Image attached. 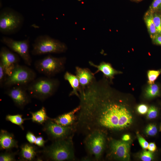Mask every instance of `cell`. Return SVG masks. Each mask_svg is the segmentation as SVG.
I'll use <instances>...</instances> for the list:
<instances>
[{
    "instance_id": "603a6c76",
    "label": "cell",
    "mask_w": 161,
    "mask_h": 161,
    "mask_svg": "<svg viewBox=\"0 0 161 161\" xmlns=\"http://www.w3.org/2000/svg\"><path fill=\"white\" fill-rule=\"evenodd\" d=\"M161 74V69L150 70L147 72L148 82L149 84L154 83L159 75Z\"/></svg>"
},
{
    "instance_id": "7a4b0ae2",
    "label": "cell",
    "mask_w": 161,
    "mask_h": 161,
    "mask_svg": "<svg viewBox=\"0 0 161 161\" xmlns=\"http://www.w3.org/2000/svg\"><path fill=\"white\" fill-rule=\"evenodd\" d=\"M60 81L57 78L46 76L35 78L27 86L31 98L43 101L53 95L58 90Z\"/></svg>"
},
{
    "instance_id": "2e32d148",
    "label": "cell",
    "mask_w": 161,
    "mask_h": 161,
    "mask_svg": "<svg viewBox=\"0 0 161 161\" xmlns=\"http://www.w3.org/2000/svg\"><path fill=\"white\" fill-rule=\"evenodd\" d=\"M80 109L79 105L72 111L61 115L54 118L51 119L55 123L64 126H69L74 125L76 122L77 117L75 114Z\"/></svg>"
},
{
    "instance_id": "7c38bea8",
    "label": "cell",
    "mask_w": 161,
    "mask_h": 161,
    "mask_svg": "<svg viewBox=\"0 0 161 161\" xmlns=\"http://www.w3.org/2000/svg\"><path fill=\"white\" fill-rule=\"evenodd\" d=\"M111 152L116 158L128 160L130 158L129 143L126 141L113 140L110 144Z\"/></svg>"
},
{
    "instance_id": "ba28073f",
    "label": "cell",
    "mask_w": 161,
    "mask_h": 161,
    "mask_svg": "<svg viewBox=\"0 0 161 161\" xmlns=\"http://www.w3.org/2000/svg\"><path fill=\"white\" fill-rule=\"evenodd\" d=\"M105 135L103 131L95 130L87 135L85 144L88 151L94 155L96 160H99L104 150Z\"/></svg>"
},
{
    "instance_id": "8992f818",
    "label": "cell",
    "mask_w": 161,
    "mask_h": 161,
    "mask_svg": "<svg viewBox=\"0 0 161 161\" xmlns=\"http://www.w3.org/2000/svg\"><path fill=\"white\" fill-rule=\"evenodd\" d=\"M36 77V73L33 69L19 64L7 76L3 87L6 89L15 86H27Z\"/></svg>"
},
{
    "instance_id": "ffe728a7",
    "label": "cell",
    "mask_w": 161,
    "mask_h": 161,
    "mask_svg": "<svg viewBox=\"0 0 161 161\" xmlns=\"http://www.w3.org/2000/svg\"><path fill=\"white\" fill-rule=\"evenodd\" d=\"M153 12L148 10L145 13L144 19L151 38L152 39L158 34L153 19Z\"/></svg>"
},
{
    "instance_id": "d6986e66",
    "label": "cell",
    "mask_w": 161,
    "mask_h": 161,
    "mask_svg": "<svg viewBox=\"0 0 161 161\" xmlns=\"http://www.w3.org/2000/svg\"><path fill=\"white\" fill-rule=\"evenodd\" d=\"M32 122L40 124H44L50 118L47 116L45 108L43 106L39 110L34 112H30Z\"/></svg>"
},
{
    "instance_id": "3957f363",
    "label": "cell",
    "mask_w": 161,
    "mask_h": 161,
    "mask_svg": "<svg viewBox=\"0 0 161 161\" xmlns=\"http://www.w3.org/2000/svg\"><path fill=\"white\" fill-rule=\"evenodd\" d=\"M32 45L31 53L34 55L61 53L65 52L67 49L65 44L46 35L37 37Z\"/></svg>"
},
{
    "instance_id": "e575fe53",
    "label": "cell",
    "mask_w": 161,
    "mask_h": 161,
    "mask_svg": "<svg viewBox=\"0 0 161 161\" xmlns=\"http://www.w3.org/2000/svg\"><path fill=\"white\" fill-rule=\"evenodd\" d=\"M156 44L161 45V35L157 34L152 39Z\"/></svg>"
},
{
    "instance_id": "d590c367",
    "label": "cell",
    "mask_w": 161,
    "mask_h": 161,
    "mask_svg": "<svg viewBox=\"0 0 161 161\" xmlns=\"http://www.w3.org/2000/svg\"><path fill=\"white\" fill-rule=\"evenodd\" d=\"M147 149L148 150L151 152H154L157 149V146L154 143H149Z\"/></svg>"
},
{
    "instance_id": "4316f807",
    "label": "cell",
    "mask_w": 161,
    "mask_h": 161,
    "mask_svg": "<svg viewBox=\"0 0 161 161\" xmlns=\"http://www.w3.org/2000/svg\"><path fill=\"white\" fill-rule=\"evenodd\" d=\"M157 128L156 125L151 124L148 125L145 129V132L148 135L150 136H154L157 133Z\"/></svg>"
},
{
    "instance_id": "484cf974",
    "label": "cell",
    "mask_w": 161,
    "mask_h": 161,
    "mask_svg": "<svg viewBox=\"0 0 161 161\" xmlns=\"http://www.w3.org/2000/svg\"><path fill=\"white\" fill-rule=\"evenodd\" d=\"M158 110L157 107L154 106H151L148 109L147 112V117L149 119L156 118L158 116Z\"/></svg>"
},
{
    "instance_id": "74e56055",
    "label": "cell",
    "mask_w": 161,
    "mask_h": 161,
    "mask_svg": "<svg viewBox=\"0 0 161 161\" xmlns=\"http://www.w3.org/2000/svg\"><path fill=\"white\" fill-rule=\"evenodd\" d=\"M160 131H161V122L160 125Z\"/></svg>"
},
{
    "instance_id": "6da1fadb",
    "label": "cell",
    "mask_w": 161,
    "mask_h": 161,
    "mask_svg": "<svg viewBox=\"0 0 161 161\" xmlns=\"http://www.w3.org/2000/svg\"><path fill=\"white\" fill-rule=\"evenodd\" d=\"M73 136L52 141L50 145L44 148L40 152L48 160L56 161L74 160Z\"/></svg>"
},
{
    "instance_id": "1f68e13d",
    "label": "cell",
    "mask_w": 161,
    "mask_h": 161,
    "mask_svg": "<svg viewBox=\"0 0 161 161\" xmlns=\"http://www.w3.org/2000/svg\"><path fill=\"white\" fill-rule=\"evenodd\" d=\"M137 136L139 142L142 148L144 149H147L149 144L148 143L138 134H137Z\"/></svg>"
},
{
    "instance_id": "7402d4cb",
    "label": "cell",
    "mask_w": 161,
    "mask_h": 161,
    "mask_svg": "<svg viewBox=\"0 0 161 161\" xmlns=\"http://www.w3.org/2000/svg\"><path fill=\"white\" fill-rule=\"evenodd\" d=\"M27 119L23 118L22 115L18 114L13 115L8 114L6 117V120L19 126L23 130L24 129V128L23 124L24 121Z\"/></svg>"
},
{
    "instance_id": "cb8c5ba5",
    "label": "cell",
    "mask_w": 161,
    "mask_h": 161,
    "mask_svg": "<svg viewBox=\"0 0 161 161\" xmlns=\"http://www.w3.org/2000/svg\"><path fill=\"white\" fill-rule=\"evenodd\" d=\"M16 152H9L8 151L4 153H1L0 155V161H15V158Z\"/></svg>"
},
{
    "instance_id": "d4e9b609",
    "label": "cell",
    "mask_w": 161,
    "mask_h": 161,
    "mask_svg": "<svg viewBox=\"0 0 161 161\" xmlns=\"http://www.w3.org/2000/svg\"><path fill=\"white\" fill-rule=\"evenodd\" d=\"M153 13V19L158 34L161 35V17L160 15Z\"/></svg>"
},
{
    "instance_id": "277c9868",
    "label": "cell",
    "mask_w": 161,
    "mask_h": 161,
    "mask_svg": "<svg viewBox=\"0 0 161 161\" xmlns=\"http://www.w3.org/2000/svg\"><path fill=\"white\" fill-rule=\"evenodd\" d=\"M24 21L20 13L10 8L4 9L0 12V32L6 35L14 34L21 29Z\"/></svg>"
},
{
    "instance_id": "d6a6232c",
    "label": "cell",
    "mask_w": 161,
    "mask_h": 161,
    "mask_svg": "<svg viewBox=\"0 0 161 161\" xmlns=\"http://www.w3.org/2000/svg\"><path fill=\"white\" fill-rule=\"evenodd\" d=\"M137 111L140 114H144L147 112L148 108L145 104H141L139 105L137 107Z\"/></svg>"
},
{
    "instance_id": "5bb4252c",
    "label": "cell",
    "mask_w": 161,
    "mask_h": 161,
    "mask_svg": "<svg viewBox=\"0 0 161 161\" xmlns=\"http://www.w3.org/2000/svg\"><path fill=\"white\" fill-rule=\"evenodd\" d=\"M18 142L14 135L6 130L1 129L0 132V149L9 151L18 148Z\"/></svg>"
},
{
    "instance_id": "30bf717a",
    "label": "cell",
    "mask_w": 161,
    "mask_h": 161,
    "mask_svg": "<svg viewBox=\"0 0 161 161\" xmlns=\"http://www.w3.org/2000/svg\"><path fill=\"white\" fill-rule=\"evenodd\" d=\"M5 93L12 100L18 108L23 109L30 103L31 98L27 90V86H15L6 89Z\"/></svg>"
},
{
    "instance_id": "f546056e",
    "label": "cell",
    "mask_w": 161,
    "mask_h": 161,
    "mask_svg": "<svg viewBox=\"0 0 161 161\" xmlns=\"http://www.w3.org/2000/svg\"><path fill=\"white\" fill-rule=\"evenodd\" d=\"M161 5V0H154L149 10L154 12L155 10L159 9Z\"/></svg>"
},
{
    "instance_id": "52a82bcc",
    "label": "cell",
    "mask_w": 161,
    "mask_h": 161,
    "mask_svg": "<svg viewBox=\"0 0 161 161\" xmlns=\"http://www.w3.org/2000/svg\"><path fill=\"white\" fill-rule=\"evenodd\" d=\"M1 41L10 49L18 54L26 64L29 66L31 65L32 59L29 51V39L17 41L8 37L3 36Z\"/></svg>"
},
{
    "instance_id": "8d00e7d4",
    "label": "cell",
    "mask_w": 161,
    "mask_h": 161,
    "mask_svg": "<svg viewBox=\"0 0 161 161\" xmlns=\"http://www.w3.org/2000/svg\"><path fill=\"white\" fill-rule=\"evenodd\" d=\"M130 139V135L127 134L124 135L122 138V140L126 141H129Z\"/></svg>"
},
{
    "instance_id": "f1b7e54d",
    "label": "cell",
    "mask_w": 161,
    "mask_h": 161,
    "mask_svg": "<svg viewBox=\"0 0 161 161\" xmlns=\"http://www.w3.org/2000/svg\"><path fill=\"white\" fill-rule=\"evenodd\" d=\"M7 76L1 63H0V86L3 87V85Z\"/></svg>"
},
{
    "instance_id": "8fae6325",
    "label": "cell",
    "mask_w": 161,
    "mask_h": 161,
    "mask_svg": "<svg viewBox=\"0 0 161 161\" xmlns=\"http://www.w3.org/2000/svg\"><path fill=\"white\" fill-rule=\"evenodd\" d=\"M19 56L9 48L2 47L0 51V63L7 76L9 75L20 61Z\"/></svg>"
},
{
    "instance_id": "4fadbf2b",
    "label": "cell",
    "mask_w": 161,
    "mask_h": 161,
    "mask_svg": "<svg viewBox=\"0 0 161 161\" xmlns=\"http://www.w3.org/2000/svg\"><path fill=\"white\" fill-rule=\"evenodd\" d=\"M75 73L79 80L81 89L85 88L96 80L95 73L87 68L76 66Z\"/></svg>"
},
{
    "instance_id": "83f0119b",
    "label": "cell",
    "mask_w": 161,
    "mask_h": 161,
    "mask_svg": "<svg viewBox=\"0 0 161 161\" xmlns=\"http://www.w3.org/2000/svg\"><path fill=\"white\" fill-rule=\"evenodd\" d=\"M152 152L149 151H144L141 154L140 158L143 161H151L154 158Z\"/></svg>"
},
{
    "instance_id": "ac0fdd59",
    "label": "cell",
    "mask_w": 161,
    "mask_h": 161,
    "mask_svg": "<svg viewBox=\"0 0 161 161\" xmlns=\"http://www.w3.org/2000/svg\"><path fill=\"white\" fill-rule=\"evenodd\" d=\"M64 77L65 80L68 82L72 89L69 96L75 95L79 98V92L81 88L79 80L77 76L67 71L65 73Z\"/></svg>"
},
{
    "instance_id": "e0dca14e",
    "label": "cell",
    "mask_w": 161,
    "mask_h": 161,
    "mask_svg": "<svg viewBox=\"0 0 161 161\" xmlns=\"http://www.w3.org/2000/svg\"><path fill=\"white\" fill-rule=\"evenodd\" d=\"M32 144L25 143L21 145L20 156L22 160L32 161L35 158L38 151L36 147Z\"/></svg>"
},
{
    "instance_id": "44dd1931",
    "label": "cell",
    "mask_w": 161,
    "mask_h": 161,
    "mask_svg": "<svg viewBox=\"0 0 161 161\" xmlns=\"http://www.w3.org/2000/svg\"><path fill=\"white\" fill-rule=\"evenodd\" d=\"M159 86L154 83L149 84L145 91V96L148 98H152L159 96L160 94Z\"/></svg>"
},
{
    "instance_id": "ab89813d",
    "label": "cell",
    "mask_w": 161,
    "mask_h": 161,
    "mask_svg": "<svg viewBox=\"0 0 161 161\" xmlns=\"http://www.w3.org/2000/svg\"><path fill=\"white\" fill-rule=\"evenodd\" d=\"M159 9H160L161 10V5H160V6L159 8Z\"/></svg>"
},
{
    "instance_id": "9c48e42d",
    "label": "cell",
    "mask_w": 161,
    "mask_h": 161,
    "mask_svg": "<svg viewBox=\"0 0 161 161\" xmlns=\"http://www.w3.org/2000/svg\"><path fill=\"white\" fill-rule=\"evenodd\" d=\"M43 124V131L52 141L68 138L73 135V132L76 130L74 125L69 126H62L54 122L51 118Z\"/></svg>"
},
{
    "instance_id": "f35d334b",
    "label": "cell",
    "mask_w": 161,
    "mask_h": 161,
    "mask_svg": "<svg viewBox=\"0 0 161 161\" xmlns=\"http://www.w3.org/2000/svg\"><path fill=\"white\" fill-rule=\"evenodd\" d=\"M134 0L135 1H141V0Z\"/></svg>"
},
{
    "instance_id": "4dcf8cb0",
    "label": "cell",
    "mask_w": 161,
    "mask_h": 161,
    "mask_svg": "<svg viewBox=\"0 0 161 161\" xmlns=\"http://www.w3.org/2000/svg\"><path fill=\"white\" fill-rule=\"evenodd\" d=\"M36 137L33 133L30 131H28L26 135V138L27 140L32 144L35 143Z\"/></svg>"
},
{
    "instance_id": "836d02e7",
    "label": "cell",
    "mask_w": 161,
    "mask_h": 161,
    "mask_svg": "<svg viewBox=\"0 0 161 161\" xmlns=\"http://www.w3.org/2000/svg\"><path fill=\"white\" fill-rule=\"evenodd\" d=\"M46 142L42 136H38L36 137L35 144L39 147H44Z\"/></svg>"
},
{
    "instance_id": "9a60e30c",
    "label": "cell",
    "mask_w": 161,
    "mask_h": 161,
    "mask_svg": "<svg viewBox=\"0 0 161 161\" xmlns=\"http://www.w3.org/2000/svg\"><path fill=\"white\" fill-rule=\"evenodd\" d=\"M89 64L91 66L97 69L94 73L95 74L99 72H102L103 74L104 77L107 79H109L111 83L114 78L115 75L122 73L121 72L114 69L111 64L109 63L103 61L97 65L95 64L92 61H89Z\"/></svg>"
},
{
    "instance_id": "5b68a950",
    "label": "cell",
    "mask_w": 161,
    "mask_h": 161,
    "mask_svg": "<svg viewBox=\"0 0 161 161\" xmlns=\"http://www.w3.org/2000/svg\"><path fill=\"white\" fill-rule=\"evenodd\" d=\"M66 59L64 57H56L49 55L36 61L34 67L38 72L45 76L53 77L64 71Z\"/></svg>"
}]
</instances>
